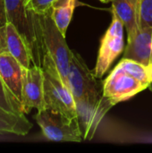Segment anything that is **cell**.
<instances>
[{
    "mask_svg": "<svg viewBox=\"0 0 152 153\" xmlns=\"http://www.w3.org/2000/svg\"><path fill=\"white\" fill-rule=\"evenodd\" d=\"M89 69L80 54L72 51L67 86L77 109L83 140L92 139L104 116L113 107L103 93V84Z\"/></svg>",
    "mask_w": 152,
    "mask_h": 153,
    "instance_id": "obj_1",
    "label": "cell"
},
{
    "mask_svg": "<svg viewBox=\"0 0 152 153\" xmlns=\"http://www.w3.org/2000/svg\"><path fill=\"white\" fill-rule=\"evenodd\" d=\"M41 67L44 72V100L46 108L61 112L70 118H78L73 94L63 82L53 60L47 54L44 55Z\"/></svg>",
    "mask_w": 152,
    "mask_h": 153,
    "instance_id": "obj_2",
    "label": "cell"
},
{
    "mask_svg": "<svg viewBox=\"0 0 152 153\" xmlns=\"http://www.w3.org/2000/svg\"><path fill=\"white\" fill-rule=\"evenodd\" d=\"M38 19L44 54L48 55L53 60L63 82L67 85L72 50L67 46L65 36L56 27L49 12L38 14Z\"/></svg>",
    "mask_w": 152,
    "mask_h": 153,
    "instance_id": "obj_3",
    "label": "cell"
},
{
    "mask_svg": "<svg viewBox=\"0 0 152 153\" xmlns=\"http://www.w3.org/2000/svg\"><path fill=\"white\" fill-rule=\"evenodd\" d=\"M35 120L43 135L49 141L74 143L83 141L78 118H70L61 112L44 108L38 110Z\"/></svg>",
    "mask_w": 152,
    "mask_h": 153,
    "instance_id": "obj_4",
    "label": "cell"
},
{
    "mask_svg": "<svg viewBox=\"0 0 152 153\" xmlns=\"http://www.w3.org/2000/svg\"><path fill=\"white\" fill-rule=\"evenodd\" d=\"M124 28L121 20L112 12V22L101 39L96 66L93 70L97 78L103 77L116 58L123 52L125 46Z\"/></svg>",
    "mask_w": 152,
    "mask_h": 153,
    "instance_id": "obj_5",
    "label": "cell"
},
{
    "mask_svg": "<svg viewBox=\"0 0 152 153\" xmlns=\"http://www.w3.org/2000/svg\"><path fill=\"white\" fill-rule=\"evenodd\" d=\"M146 89L148 85L126 73L118 65L103 83L104 96L113 106L133 98Z\"/></svg>",
    "mask_w": 152,
    "mask_h": 153,
    "instance_id": "obj_6",
    "label": "cell"
},
{
    "mask_svg": "<svg viewBox=\"0 0 152 153\" xmlns=\"http://www.w3.org/2000/svg\"><path fill=\"white\" fill-rule=\"evenodd\" d=\"M22 102L24 113L31 108L41 110L46 108L44 100V72L39 65H31L24 69L22 91Z\"/></svg>",
    "mask_w": 152,
    "mask_h": 153,
    "instance_id": "obj_7",
    "label": "cell"
},
{
    "mask_svg": "<svg viewBox=\"0 0 152 153\" xmlns=\"http://www.w3.org/2000/svg\"><path fill=\"white\" fill-rule=\"evenodd\" d=\"M0 53L11 54L24 68L31 66L32 54L30 43L11 22L0 28Z\"/></svg>",
    "mask_w": 152,
    "mask_h": 153,
    "instance_id": "obj_8",
    "label": "cell"
},
{
    "mask_svg": "<svg viewBox=\"0 0 152 153\" xmlns=\"http://www.w3.org/2000/svg\"><path fill=\"white\" fill-rule=\"evenodd\" d=\"M4 3L7 22L13 23L19 32L25 37L30 43L33 55L36 48L37 36L33 26L32 12L26 9L24 0H4Z\"/></svg>",
    "mask_w": 152,
    "mask_h": 153,
    "instance_id": "obj_9",
    "label": "cell"
},
{
    "mask_svg": "<svg viewBox=\"0 0 152 153\" xmlns=\"http://www.w3.org/2000/svg\"><path fill=\"white\" fill-rule=\"evenodd\" d=\"M123 58L131 59L148 67L152 66V27L144 26L127 39Z\"/></svg>",
    "mask_w": 152,
    "mask_h": 153,
    "instance_id": "obj_10",
    "label": "cell"
},
{
    "mask_svg": "<svg viewBox=\"0 0 152 153\" xmlns=\"http://www.w3.org/2000/svg\"><path fill=\"white\" fill-rule=\"evenodd\" d=\"M24 69L11 54L0 53V76L10 91L21 101Z\"/></svg>",
    "mask_w": 152,
    "mask_h": 153,
    "instance_id": "obj_11",
    "label": "cell"
},
{
    "mask_svg": "<svg viewBox=\"0 0 152 153\" xmlns=\"http://www.w3.org/2000/svg\"><path fill=\"white\" fill-rule=\"evenodd\" d=\"M111 3L112 12L123 22L130 39L140 29V0H112Z\"/></svg>",
    "mask_w": 152,
    "mask_h": 153,
    "instance_id": "obj_12",
    "label": "cell"
},
{
    "mask_svg": "<svg viewBox=\"0 0 152 153\" xmlns=\"http://www.w3.org/2000/svg\"><path fill=\"white\" fill-rule=\"evenodd\" d=\"M32 128V124L25 115H17L0 108V134L26 135Z\"/></svg>",
    "mask_w": 152,
    "mask_h": 153,
    "instance_id": "obj_13",
    "label": "cell"
},
{
    "mask_svg": "<svg viewBox=\"0 0 152 153\" xmlns=\"http://www.w3.org/2000/svg\"><path fill=\"white\" fill-rule=\"evenodd\" d=\"M77 0H56L49 11L52 20L63 35H66L67 28L71 22Z\"/></svg>",
    "mask_w": 152,
    "mask_h": 153,
    "instance_id": "obj_14",
    "label": "cell"
},
{
    "mask_svg": "<svg viewBox=\"0 0 152 153\" xmlns=\"http://www.w3.org/2000/svg\"><path fill=\"white\" fill-rule=\"evenodd\" d=\"M118 65L126 73L134 76L136 79L148 85L149 87L152 81L151 67H148L142 64L127 58H123L118 63Z\"/></svg>",
    "mask_w": 152,
    "mask_h": 153,
    "instance_id": "obj_15",
    "label": "cell"
},
{
    "mask_svg": "<svg viewBox=\"0 0 152 153\" xmlns=\"http://www.w3.org/2000/svg\"><path fill=\"white\" fill-rule=\"evenodd\" d=\"M0 108L17 115H25L22 101L10 91L0 76Z\"/></svg>",
    "mask_w": 152,
    "mask_h": 153,
    "instance_id": "obj_16",
    "label": "cell"
},
{
    "mask_svg": "<svg viewBox=\"0 0 152 153\" xmlns=\"http://www.w3.org/2000/svg\"><path fill=\"white\" fill-rule=\"evenodd\" d=\"M56 0H28L25 3L26 9L37 13L44 14L50 11L51 6Z\"/></svg>",
    "mask_w": 152,
    "mask_h": 153,
    "instance_id": "obj_17",
    "label": "cell"
},
{
    "mask_svg": "<svg viewBox=\"0 0 152 153\" xmlns=\"http://www.w3.org/2000/svg\"><path fill=\"white\" fill-rule=\"evenodd\" d=\"M152 27V0H140V28Z\"/></svg>",
    "mask_w": 152,
    "mask_h": 153,
    "instance_id": "obj_18",
    "label": "cell"
},
{
    "mask_svg": "<svg viewBox=\"0 0 152 153\" xmlns=\"http://www.w3.org/2000/svg\"><path fill=\"white\" fill-rule=\"evenodd\" d=\"M7 23L6 12H5V3L4 0H0V28Z\"/></svg>",
    "mask_w": 152,
    "mask_h": 153,
    "instance_id": "obj_19",
    "label": "cell"
},
{
    "mask_svg": "<svg viewBox=\"0 0 152 153\" xmlns=\"http://www.w3.org/2000/svg\"><path fill=\"white\" fill-rule=\"evenodd\" d=\"M100 2H102V3H105V4H107V3H109V2H111L112 0H99Z\"/></svg>",
    "mask_w": 152,
    "mask_h": 153,
    "instance_id": "obj_20",
    "label": "cell"
},
{
    "mask_svg": "<svg viewBox=\"0 0 152 153\" xmlns=\"http://www.w3.org/2000/svg\"><path fill=\"white\" fill-rule=\"evenodd\" d=\"M148 88H149V89H150V90L152 91V81H151V82L150 83V85H149V87H148Z\"/></svg>",
    "mask_w": 152,
    "mask_h": 153,
    "instance_id": "obj_21",
    "label": "cell"
},
{
    "mask_svg": "<svg viewBox=\"0 0 152 153\" xmlns=\"http://www.w3.org/2000/svg\"><path fill=\"white\" fill-rule=\"evenodd\" d=\"M27 1H28V0H24V2H25V3H26V2H27Z\"/></svg>",
    "mask_w": 152,
    "mask_h": 153,
    "instance_id": "obj_22",
    "label": "cell"
},
{
    "mask_svg": "<svg viewBox=\"0 0 152 153\" xmlns=\"http://www.w3.org/2000/svg\"><path fill=\"white\" fill-rule=\"evenodd\" d=\"M151 73H152V66H151Z\"/></svg>",
    "mask_w": 152,
    "mask_h": 153,
    "instance_id": "obj_23",
    "label": "cell"
}]
</instances>
